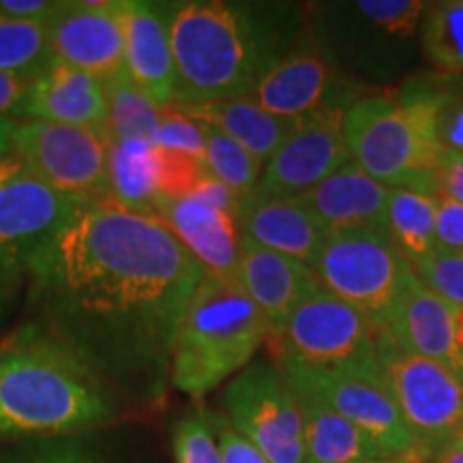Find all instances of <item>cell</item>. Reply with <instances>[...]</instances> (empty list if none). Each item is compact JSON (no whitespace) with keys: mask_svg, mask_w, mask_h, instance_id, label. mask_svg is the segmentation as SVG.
<instances>
[{"mask_svg":"<svg viewBox=\"0 0 463 463\" xmlns=\"http://www.w3.org/2000/svg\"><path fill=\"white\" fill-rule=\"evenodd\" d=\"M206 270L157 215L82 206L33 260V324L99 378L161 391L172 347Z\"/></svg>","mask_w":463,"mask_h":463,"instance_id":"obj_1","label":"cell"},{"mask_svg":"<svg viewBox=\"0 0 463 463\" xmlns=\"http://www.w3.org/2000/svg\"><path fill=\"white\" fill-rule=\"evenodd\" d=\"M309 37L307 9L270 0L170 3L174 106L251 97L260 80Z\"/></svg>","mask_w":463,"mask_h":463,"instance_id":"obj_2","label":"cell"},{"mask_svg":"<svg viewBox=\"0 0 463 463\" xmlns=\"http://www.w3.org/2000/svg\"><path fill=\"white\" fill-rule=\"evenodd\" d=\"M112 419L106 382L37 324L0 345V439L73 436Z\"/></svg>","mask_w":463,"mask_h":463,"instance_id":"obj_3","label":"cell"},{"mask_svg":"<svg viewBox=\"0 0 463 463\" xmlns=\"http://www.w3.org/2000/svg\"><path fill=\"white\" fill-rule=\"evenodd\" d=\"M266 339H270L269 322L239 281L206 273L178 324L172 384L184 395L202 399L251 364Z\"/></svg>","mask_w":463,"mask_h":463,"instance_id":"obj_4","label":"cell"},{"mask_svg":"<svg viewBox=\"0 0 463 463\" xmlns=\"http://www.w3.org/2000/svg\"><path fill=\"white\" fill-rule=\"evenodd\" d=\"M420 0H352L314 5L309 37L341 75L358 84L408 78L420 56Z\"/></svg>","mask_w":463,"mask_h":463,"instance_id":"obj_5","label":"cell"},{"mask_svg":"<svg viewBox=\"0 0 463 463\" xmlns=\"http://www.w3.org/2000/svg\"><path fill=\"white\" fill-rule=\"evenodd\" d=\"M352 159L389 189L438 198V161L444 148L395 92H367L344 118Z\"/></svg>","mask_w":463,"mask_h":463,"instance_id":"obj_6","label":"cell"},{"mask_svg":"<svg viewBox=\"0 0 463 463\" xmlns=\"http://www.w3.org/2000/svg\"><path fill=\"white\" fill-rule=\"evenodd\" d=\"M375 356L414 442L416 461H436L463 425V378L436 361L403 352L380 333Z\"/></svg>","mask_w":463,"mask_h":463,"instance_id":"obj_7","label":"cell"},{"mask_svg":"<svg viewBox=\"0 0 463 463\" xmlns=\"http://www.w3.org/2000/svg\"><path fill=\"white\" fill-rule=\"evenodd\" d=\"M317 281L373 324L389 317L412 266L392 245L386 230H350L328 234L314 266Z\"/></svg>","mask_w":463,"mask_h":463,"instance_id":"obj_8","label":"cell"},{"mask_svg":"<svg viewBox=\"0 0 463 463\" xmlns=\"http://www.w3.org/2000/svg\"><path fill=\"white\" fill-rule=\"evenodd\" d=\"M109 148L108 133L43 120L17 123L11 137V153L33 178L82 206L112 202Z\"/></svg>","mask_w":463,"mask_h":463,"instance_id":"obj_9","label":"cell"},{"mask_svg":"<svg viewBox=\"0 0 463 463\" xmlns=\"http://www.w3.org/2000/svg\"><path fill=\"white\" fill-rule=\"evenodd\" d=\"M232 427L269 463H305L303 414L297 392L275 361L247 364L225 386L222 397Z\"/></svg>","mask_w":463,"mask_h":463,"instance_id":"obj_10","label":"cell"},{"mask_svg":"<svg viewBox=\"0 0 463 463\" xmlns=\"http://www.w3.org/2000/svg\"><path fill=\"white\" fill-rule=\"evenodd\" d=\"M275 363L294 391L309 392L344 419L354 422L389 457L416 463L414 442L378 364L311 369L294 363Z\"/></svg>","mask_w":463,"mask_h":463,"instance_id":"obj_11","label":"cell"},{"mask_svg":"<svg viewBox=\"0 0 463 463\" xmlns=\"http://www.w3.org/2000/svg\"><path fill=\"white\" fill-rule=\"evenodd\" d=\"M275 341L283 363L311 369L378 364L373 324L322 286L300 300Z\"/></svg>","mask_w":463,"mask_h":463,"instance_id":"obj_12","label":"cell"},{"mask_svg":"<svg viewBox=\"0 0 463 463\" xmlns=\"http://www.w3.org/2000/svg\"><path fill=\"white\" fill-rule=\"evenodd\" d=\"M82 208L31 174L0 191V320L28 289L33 260L54 232Z\"/></svg>","mask_w":463,"mask_h":463,"instance_id":"obj_13","label":"cell"},{"mask_svg":"<svg viewBox=\"0 0 463 463\" xmlns=\"http://www.w3.org/2000/svg\"><path fill=\"white\" fill-rule=\"evenodd\" d=\"M352 103H328L298 118L288 140L264 165L251 198H298L350 164L344 118Z\"/></svg>","mask_w":463,"mask_h":463,"instance_id":"obj_14","label":"cell"},{"mask_svg":"<svg viewBox=\"0 0 463 463\" xmlns=\"http://www.w3.org/2000/svg\"><path fill=\"white\" fill-rule=\"evenodd\" d=\"M363 95H367L364 84L341 75L311 37H307L266 71L251 99L277 118L298 120L328 103H356Z\"/></svg>","mask_w":463,"mask_h":463,"instance_id":"obj_15","label":"cell"},{"mask_svg":"<svg viewBox=\"0 0 463 463\" xmlns=\"http://www.w3.org/2000/svg\"><path fill=\"white\" fill-rule=\"evenodd\" d=\"M120 0H69L50 22L52 58L103 82L125 75V31Z\"/></svg>","mask_w":463,"mask_h":463,"instance_id":"obj_16","label":"cell"},{"mask_svg":"<svg viewBox=\"0 0 463 463\" xmlns=\"http://www.w3.org/2000/svg\"><path fill=\"white\" fill-rule=\"evenodd\" d=\"M378 333L403 352L436 361L463 378V352L457 341V307L427 288L414 273L405 279Z\"/></svg>","mask_w":463,"mask_h":463,"instance_id":"obj_17","label":"cell"},{"mask_svg":"<svg viewBox=\"0 0 463 463\" xmlns=\"http://www.w3.org/2000/svg\"><path fill=\"white\" fill-rule=\"evenodd\" d=\"M125 75L159 108L176 101V65L170 42V3L120 0Z\"/></svg>","mask_w":463,"mask_h":463,"instance_id":"obj_18","label":"cell"},{"mask_svg":"<svg viewBox=\"0 0 463 463\" xmlns=\"http://www.w3.org/2000/svg\"><path fill=\"white\" fill-rule=\"evenodd\" d=\"M22 118L108 133V84L82 69L52 61L48 69L33 80Z\"/></svg>","mask_w":463,"mask_h":463,"instance_id":"obj_19","label":"cell"},{"mask_svg":"<svg viewBox=\"0 0 463 463\" xmlns=\"http://www.w3.org/2000/svg\"><path fill=\"white\" fill-rule=\"evenodd\" d=\"M239 286L269 322L270 339L283 331L288 317L307 294L320 286L309 266L242 239Z\"/></svg>","mask_w":463,"mask_h":463,"instance_id":"obj_20","label":"cell"},{"mask_svg":"<svg viewBox=\"0 0 463 463\" xmlns=\"http://www.w3.org/2000/svg\"><path fill=\"white\" fill-rule=\"evenodd\" d=\"M155 215L164 219L208 275L239 281L242 234L236 219L195 198H159Z\"/></svg>","mask_w":463,"mask_h":463,"instance_id":"obj_21","label":"cell"},{"mask_svg":"<svg viewBox=\"0 0 463 463\" xmlns=\"http://www.w3.org/2000/svg\"><path fill=\"white\" fill-rule=\"evenodd\" d=\"M389 194V187L369 176L356 161H350L297 200L326 234H335L350 230H386Z\"/></svg>","mask_w":463,"mask_h":463,"instance_id":"obj_22","label":"cell"},{"mask_svg":"<svg viewBox=\"0 0 463 463\" xmlns=\"http://www.w3.org/2000/svg\"><path fill=\"white\" fill-rule=\"evenodd\" d=\"M242 239L298 260L311 269L326 232L297 198H251L241 215Z\"/></svg>","mask_w":463,"mask_h":463,"instance_id":"obj_23","label":"cell"},{"mask_svg":"<svg viewBox=\"0 0 463 463\" xmlns=\"http://www.w3.org/2000/svg\"><path fill=\"white\" fill-rule=\"evenodd\" d=\"M172 108L202 125L215 127L225 136H230L232 140L245 146L262 165L273 159V155L281 148V144L288 140L297 125V120H283L269 114L251 97L191 103V106L176 103Z\"/></svg>","mask_w":463,"mask_h":463,"instance_id":"obj_24","label":"cell"},{"mask_svg":"<svg viewBox=\"0 0 463 463\" xmlns=\"http://www.w3.org/2000/svg\"><path fill=\"white\" fill-rule=\"evenodd\" d=\"M392 92L427 125L439 148L463 153V75L436 69L410 73Z\"/></svg>","mask_w":463,"mask_h":463,"instance_id":"obj_25","label":"cell"},{"mask_svg":"<svg viewBox=\"0 0 463 463\" xmlns=\"http://www.w3.org/2000/svg\"><path fill=\"white\" fill-rule=\"evenodd\" d=\"M294 391V389H292ZM297 392L305 431V463H363L392 459L354 422L303 391Z\"/></svg>","mask_w":463,"mask_h":463,"instance_id":"obj_26","label":"cell"},{"mask_svg":"<svg viewBox=\"0 0 463 463\" xmlns=\"http://www.w3.org/2000/svg\"><path fill=\"white\" fill-rule=\"evenodd\" d=\"M109 200L127 211L155 215L159 200L157 153L140 140H112L109 148Z\"/></svg>","mask_w":463,"mask_h":463,"instance_id":"obj_27","label":"cell"},{"mask_svg":"<svg viewBox=\"0 0 463 463\" xmlns=\"http://www.w3.org/2000/svg\"><path fill=\"white\" fill-rule=\"evenodd\" d=\"M436 215L438 198L416 191L391 189L386 204V230L392 245L412 269L438 249Z\"/></svg>","mask_w":463,"mask_h":463,"instance_id":"obj_28","label":"cell"},{"mask_svg":"<svg viewBox=\"0 0 463 463\" xmlns=\"http://www.w3.org/2000/svg\"><path fill=\"white\" fill-rule=\"evenodd\" d=\"M420 56L436 71L463 75V0L427 3L420 20Z\"/></svg>","mask_w":463,"mask_h":463,"instance_id":"obj_29","label":"cell"},{"mask_svg":"<svg viewBox=\"0 0 463 463\" xmlns=\"http://www.w3.org/2000/svg\"><path fill=\"white\" fill-rule=\"evenodd\" d=\"M106 84L109 97V137L112 140H140L155 146L164 108L148 99L127 75L109 80Z\"/></svg>","mask_w":463,"mask_h":463,"instance_id":"obj_30","label":"cell"},{"mask_svg":"<svg viewBox=\"0 0 463 463\" xmlns=\"http://www.w3.org/2000/svg\"><path fill=\"white\" fill-rule=\"evenodd\" d=\"M52 58L50 26L0 15V71L37 78Z\"/></svg>","mask_w":463,"mask_h":463,"instance_id":"obj_31","label":"cell"},{"mask_svg":"<svg viewBox=\"0 0 463 463\" xmlns=\"http://www.w3.org/2000/svg\"><path fill=\"white\" fill-rule=\"evenodd\" d=\"M206 167L219 183H223L242 204L251 200L262 176L264 165L245 146L232 140L215 127L204 125Z\"/></svg>","mask_w":463,"mask_h":463,"instance_id":"obj_32","label":"cell"},{"mask_svg":"<svg viewBox=\"0 0 463 463\" xmlns=\"http://www.w3.org/2000/svg\"><path fill=\"white\" fill-rule=\"evenodd\" d=\"M215 420L204 412L183 416L172 433L176 463H223L215 430Z\"/></svg>","mask_w":463,"mask_h":463,"instance_id":"obj_33","label":"cell"},{"mask_svg":"<svg viewBox=\"0 0 463 463\" xmlns=\"http://www.w3.org/2000/svg\"><path fill=\"white\" fill-rule=\"evenodd\" d=\"M414 275L447 303L463 309V253L436 249L414 266Z\"/></svg>","mask_w":463,"mask_h":463,"instance_id":"obj_34","label":"cell"},{"mask_svg":"<svg viewBox=\"0 0 463 463\" xmlns=\"http://www.w3.org/2000/svg\"><path fill=\"white\" fill-rule=\"evenodd\" d=\"M155 153H157L159 198H189L208 172L204 161L159 146H155Z\"/></svg>","mask_w":463,"mask_h":463,"instance_id":"obj_35","label":"cell"},{"mask_svg":"<svg viewBox=\"0 0 463 463\" xmlns=\"http://www.w3.org/2000/svg\"><path fill=\"white\" fill-rule=\"evenodd\" d=\"M0 463H108L101 450L84 439H43L17 449Z\"/></svg>","mask_w":463,"mask_h":463,"instance_id":"obj_36","label":"cell"},{"mask_svg":"<svg viewBox=\"0 0 463 463\" xmlns=\"http://www.w3.org/2000/svg\"><path fill=\"white\" fill-rule=\"evenodd\" d=\"M155 146L178 150V153L191 155L198 161H206L204 125L189 118V116L178 112L172 106L164 108L161 109V123Z\"/></svg>","mask_w":463,"mask_h":463,"instance_id":"obj_37","label":"cell"},{"mask_svg":"<svg viewBox=\"0 0 463 463\" xmlns=\"http://www.w3.org/2000/svg\"><path fill=\"white\" fill-rule=\"evenodd\" d=\"M436 241L439 249L463 253V204L438 198Z\"/></svg>","mask_w":463,"mask_h":463,"instance_id":"obj_38","label":"cell"},{"mask_svg":"<svg viewBox=\"0 0 463 463\" xmlns=\"http://www.w3.org/2000/svg\"><path fill=\"white\" fill-rule=\"evenodd\" d=\"M189 198H195L200 202H204L206 206L215 208V211H222L225 215H230L232 219H236L241 225V215H242V202L236 198L232 191L225 187L223 183H219L211 172L204 174V178L198 183V187L194 189V194Z\"/></svg>","mask_w":463,"mask_h":463,"instance_id":"obj_39","label":"cell"},{"mask_svg":"<svg viewBox=\"0 0 463 463\" xmlns=\"http://www.w3.org/2000/svg\"><path fill=\"white\" fill-rule=\"evenodd\" d=\"M33 78L0 71V118L15 120L24 116V108L31 95Z\"/></svg>","mask_w":463,"mask_h":463,"instance_id":"obj_40","label":"cell"},{"mask_svg":"<svg viewBox=\"0 0 463 463\" xmlns=\"http://www.w3.org/2000/svg\"><path fill=\"white\" fill-rule=\"evenodd\" d=\"M438 198L463 204V153L442 150V155H439Z\"/></svg>","mask_w":463,"mask_h":463,"instance_id":"obj_41","label":"cell"},{"mask_svg":"<svg viewBox=\"0 0 463 463\" xmlns=\"http://www.w3.org/2000/svg\"><path fill=\"white\" fill-rule=\"evenodd\" d=\"M217 439L223 463H269L266 457L245 436H241L230 422L228 425H219Z\"/></svg>","mask_w":463,"mask_h":463,"instance_id":"obj_42","label":"cell"},{"mask_svg":"<svg viewBox=\"0 0 463 463\" xmlns=\"http://www.w3.org/2000/svg\"><path fill=\"white\" fill-rule=\"evenodd\" d=\"M61 5L62 3H50V0H0V15L9 20L50 24Z\"/></svg>","mask_w":463,"mask_h":463,"instance_id":"obj_43","label":"cell"},{"mask_svg":"<svg viewBox=\"0 0 463 463\" xmlns=\"http://www.w3.org/2000/svg\"><path fill=\"white\" fill-rule=\"evenodd\" d=\"M26 167L20 159L15 157L14 153H7L0 157V191H3L7 184L17 181L20 176H24Z\"/></svg>","mask_w":463,"mask_h":463,"instance_id":"obj_44","label":"cell"},{"mask_svg":"<svg viewBox=\"0 0 463 463\" xmlns=\"http://www.w3.org/2000/svg\"><path fill=\"white\" fill-rule=\"evenodd\" d=\"M433 463H463V438H455Z\"/></svg>","mask_w":463,"mask_h":463,"instance_id":"obj_45","label":"cell"},{"mask_svg":"<svg viewBox=\"0 0 463 463\" xmlns=\"http://www.w3.org/2000/svg\"><path fill=\"white\" fill-rule=\"evenodd\" d=\"M15 125H17L15 120L0 118V157L11 153V137H14Z\"/></svg>","mask_w":463,"mask_h":463,"instance_id":"obj_46","label":"cell"},{"mask_svg":"<svg viewBox=\"0 0 463 463\" xmlns=\"http://www.w3.org/2000/svg\"><path fill=\"white\" fill-rule=\"evenodd\" d=\"M457 341L463 352V309H457Z\"/></svg>","mask_w":463,"mask_h":463,"instance_id":"obj_47","label":"cell"},{"mask_svg":"<svg viewBox=\"0 0 463 463\" xmlns=\"http://www.w3.org/2000/svg\"><path fill=\"white\" fill-rule=\"evenodd\" d=\"M363 463H414L412 459H399V457H392V459H375V461H363Z\"/></svg>","mask_w":463,"mask_h":463,"instance_id":"obj_48","label":"cell"},{"mask_svg":"<svg viewBox=\"0 0 463 463\" xmlns=\"http://www.w3.org/2000/svg\"><path fill=\"white\" fill-rule=\"evenodd\" d=\"M457 438H463V425H461V430H459V433H457Z\"/></svg>","mask_w":463,"mask_h":463,"instance_id":"obj_49","label":"cell"}]
</instances>
